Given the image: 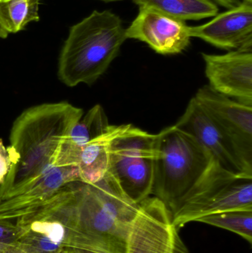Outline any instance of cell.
I'll list each match as a JSON object with an SVG mask.
<instances>
[{
    "mask_svg": "<svg viewBox=\"0 0 252 253\" xmlns=\"http://www.w3.org/2000/svg\"><path fill=\"white\" fill-rule=\"evenodd\" d=\"M1 30V18H0V31Z\"/></svg>",
    "mask_w": 252,
    "mask_h": 253,
    "instance_id": "obj_25",
    "label": "cell"
},
{
    "mask_svg": "<svg viewBox=\"0 0 252 253\" xmlns=\"http://www.w3.org/2000/svg\"><path fill=\"white\" fill-rule=\"evenodd\" d=\"M194 97L232 139L252 168V105L224 96L209 84L199 88Z\"/></svg>",
    "mask_w": 252,
    "mask_h": 253,
    "instance_id": "obj_9",
    "label": "cell"
},
{
    "mask_svg": "<svg viewBox=\"0 0 252 253\" xmlns=\"http://www.w3.org/2000/svg\"><path fill=\"white\" fill-rule=\"evenodd\" d=\"M84 115L66 102L25 110L10 133L16 162L0 186V221H16L74 181H79L81 150L71 139Z\"/></svg>",
    "mask_w": 252,
    "mask_h": 253,
    "instance_id": "obj_1",
    "label": "cell"
},
{
    "mask_svg": "<svg viewBox=\"0 0 252 253\" xmlns=\"http://www.w3.org/2000/svg\"><path fill=\"white\" fill-rule=\"evenodd\" d=\"M109 126L105 109L102 105H95L72 127L71 141L81 150L90 141L105 133Z\"/></svg>",
    "mask_w": 252,
    "mask_h": 253,
    "instance_id": "obj_16",
    "label": "cell"
},
{
    "mask_svg": "<svg viewBox=\"0 0 252 253\" xmlns=\"http://www.w3.org/2000/svg\"><path fill=\"white\" fill-rule=\"evenodd\" d=\"M189 35L229 51L252 50V4L241 1L207 23L189 26Z\"/></svg>",
    "mask_w": 252,
    "mask_h": 253,
    "instance_id": "obj_12",
    "label": "cell"
},
{
    "mask_svg": "<svg viewBox=\"0 0 252 253\" xmlns=\"http://www.w3.org/2000/svg\"><path fill=\"white\" fill-rule=\"evenodd\" d=\"M126 36L146 43L162 55L182 53L190 44L186 22L147 7H139L136 19L126 28Z\"/></svg>",
    "mask_w": 252,
    "mask_h": 253,
    "instance_id": "obj_10",
    "label": "cell"
},
{
    "mask_svg": "<svg viewBox=\"0 0 252 253\" xmlns=\"http://www.w3.org/2000/svg\"><path fill=\"white\" fill-rule=\"evenodd\" d=\"M242 1H246V2L251 3V4H252V0H243Z\"/></svg>",
    "mask_w": 252,
    "mask_h": 253,
    "instance_id": "obj_24",
    "label": "cell"
},
{
    "mask_svg": "<svg viewBox=\"0 0 252 253\" xmlns=\"http://www.w3.org/2000/svg\"><path fill=\"white\" fill-rule=\"evenodd\" d=\"M216 4H219L226 8H232L236 7L241 2L240 0H213Z\"/></svg>",
    "mask_w": 252,
    "mask_h": 253,
    "instance_id": "obj_21",
    "label": "cell"
},
{
    "mask_svg": "<svg viewBox=\"0 0 252 253\" xmlns=\"http://www.w3.org/2000/svg\"><path fill=\"white\" fill-rule=\"evenodd\" d=\"M130 125L110 126L109 129L90 141L80 153L78 160L79 181L93 184L109 172V153L112 141Z\"/></svg>",
    "mask_w": 252,
    "mask_h": 253,
    "instance_id": "obj_13",
    "label": "cell"
},
{
    "mask_svg": "<svg viewBox=\"0 0 252 253\" xmlns=\"http://www.w3.org/2000/svg\"><path fill=\"white\" fill-rule=\"evenodd\" d=\"M100 1H105V2H113V1H120L123 0H100Z\"/></svg>",
    "mask_w": 252,
    "mask_h": 253,
    "instance_id": "obj_23",
    "label": "cell"
},
{
    "mask_svg": "<svg viewBox=\"0 0 252 253\" xmlns=\"http://www.w3.org/2000/svg\"><path fill=\"white\" fill-rule=\"evenodd\" d=\"M175 126L191 135L223 169L237 176L252 178V168L247 165L233 141L195 97L189 101Z\"/></svg>",
    "mask_w": 252,
    "mask_h": 253,
    "instance_id": "obj_8",
    "label": "cell"
},
{
    "mask_svg": "<svg viewBox=\"0 0 252 253\" xmlns=\"http://www.w3.org/2000/svg\"><path fill=\"white\" fill-rule=\"evenodd\" d=\"M127 253H189L171 212L157 198L149 196L140 203L129 231Z\"/></svg>",
    "mask_w": 252,
    "mask_h": 253,
    "instance_id": "obj_7",
    "label": "cell"
},
{
    "mask_svg": "<svg viewBox=\"0 0 252 253\" xmlns=\"http://www.w3.org/2000/svg\"><path fill=\"white\" fill-rule=\"evenodd\" d=\"M237 210L252 211V178L233 175L213 161L201 181L170 212L179 230L201 217Z\"/></svg>",
    "mask_w": 252,
    "mask_h": 253,
    "instance_id": "obj_5",
    "label": "cell"
},
{
    "mask_svg": "<svg viewBox=\"0 0 252 253\" xmlns=\"http://www.w3.org/2000/svg\"><path fill=\"white\" fill-rule=\"evenodd\" d=\"M209 85L218 93L252 105V50L223 55L202 53Z\"/></svg>",
    "mask_w": 252,
    "mask_h": 253,
    "instance_id": "obj_11",
    "label": "cell"
},
{
    "mask_svg": "<svg viewBox=\"0 0 252 253\" xmlns=\"http://www.w3.org/2000/svg\"><path fill=\"white\" fill-rule=\"evenodd\" d=\"M16 162V155L11 146L6 148L0 138V186L4 183L12 165Z\"/></svg>",
    "mask_w": 252,
    "mask_h": 253,
    "instance_id": "obj_18",
    "label": "cell"
},
{
    "mask_svg": "<svg viewBox=\"0 0 252 253\" xmlns=\"http://www.w3.org/2000/svg\"><path fill=\"white\" fill-rule=\"evenodd\" d=\"M196 221L236 233L252 245V211H226L201 217Z\"/></svg>",
    "mask_w": 252,
    "mask_h": 253,
    "instance_id": "obj_17",
    "label": "cell"
},
{
    "mask_svg": "<svg viewBox=\"0 0 252 253\" xmlns=\"http://www.w3.org/2000/svg\"><path fill=\"white\" fill-rule=\"evenodd\" d=\"M63 253H96L93 252H90V251H82V250L78 249H69L68 251H65Z\"/></svg>",
    "mask_w": 252,
    "mask_h": 253,
    "instance_id": "obj_22",
    "label": "cell"
},
{
    "mask_svg": "<svg viewBox=\"0 0 252 253\" xmlns=\"http://www.w3.org/2000/svg\"><path fill=\"white\" fill-rule=\"evenodd\" d=\"M42 0H0V16L7 32L17 34L31 22L40 19L39 6Z\"/></svg>",
    "mask_w": 252,
    "mask_h": 253,
    "instance_id": "obj_15",
    "label": "cell"
},
{
    "mask_svg": "<svg viewBox=\"0 0 252 253\" xmlns=\"http://www.w3.org/2000/svg\"><path fill=\"white\" fill-rule=\"evenodd\" d=\"M80 183L68 184L18 218V243L45 253H63L69 249L84 251L78 222Z\"/></svg>",
    "mask_w": 252,
    "mask_h": 253,
    "instance_id": "obj_4",
    "label": "cell"
},
{
    "mask_svg": "<svg viewBox=\"0 0 252 253\" xmlns=\"http://www.w3.org/2000/svg\"><path fill=\"white\" fill-rule=\"evenodd\" d=\"M18 240L16 221H0V244L12 245Z\"/></svg>",
    "mask_w": 252,
    "mask_h": 253,
    "instance_id": "obj_19",
    "label": "cell"
},
{
    "mask_svg": "<svg viewBox=\"0 0 252 253\" xmlns=\"http://www.w3.org/2000/svg\"><path fill=\"white\" fill-rule=\"evenodd\" d=\"M127 40L121 18L110 10H94L70 28L58 62L65 85H91L103 75Z\"/></svg>",
    "mask_w": 252,
    "mask_h": 253,
    "instance_id": "obj_2",
    "label": "cell"
},
{
    "mask_svg": "<svg viewBox=\"0 0 252 253\" xmlns=\"http://www.w3.org/2000/svg\"><path fill=\"white\" fill-rule=\"evenodd\" d=\"M189 134L173 126L156 134L152 195L173 211L213 162Z\"/></svg>",
    "mask_w": 252,
    "mask_h": 253,
    "instance_id": "obj_3",
    "label": "cell"
},
{
    "mask_svg": "<svg viewBox=\"0 0 252 253\" xmlns=\"http://www.w3.org/2000/svg\"><path fill=\"white\" fill-rule=\"evenodd\" d=\"M139 7H147L180 20L214 17L219 8L213 0H133Z\"/></svg>",
    "mask_w": 252,
    "mask_h": 253,
    "instance_id": "obj_14",
    "label": "cell"
},
{
    "mask_svg": "<svg viewBox=\"0 0 252 253\" xmlns=\"http://www.w3.org/2000/svg\"><path fill=\"white\" fill-rule=\"evenodd\" d=\"M0 253H45L38 252L35 250L31 249L22 244L16 243L12 245H4L0 244Z\"/></svg>",
    "mask_w": 252,
    "mask_h": 253,
    "instance_id": "obj_20",
    "label": "cell"
},
{
    "mask_svg": "<svg viewBox=\"0 0 252 253\" xmlns=\"http://www.w3.org/2000/svg\"><path fill=\"white\" fill-rule=\"evenodd\" d=\"M155 139L156 134L130 125L111 145L109 172L137 204L152 195Z\"/></svg>",
    "mask_w": 252,
    "mask_h": 253,
    "instance_id": "obj_6",
    "label": "cell"
}]
</instances>
